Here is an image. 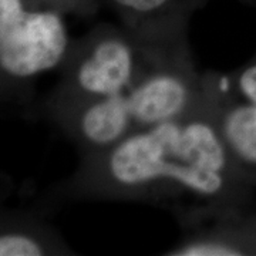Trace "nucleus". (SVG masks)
Listing matches in <instances>:
<instances>
[{
	"mask_svg": "<svg viewBox=\"0 0 256 256\" xmlns=\"http://www.w3.org/2000/svg\"><path fill=\"white\" fill-rule=\"evenodd\" d=\"M132 121L134 131L181 118L191 102L192 90L181 73L160 70L137 80L117 94Z\"/></svg>",
	"mask_w": 256,
	"mask_h": 256,
	"instance_id": "obj_4",
	"label": "nucleus"
},
{
	"mask_svg": "<svg viewBox=\"0 0 256 256\" xmlns=\"http://www.w3.org/2000/svg\"><path fill=\"white\" fill-rule=\"evenodd\" d=\"M44 246L34 236L23 232H8L0 236V256H40Z\"/></svg>",
	"mask_w": 256,
	"mask_h": 256,
	"instance_id": "obj_6",
	"label": "nucleus"
},
{
	"mask_svg": "<svg viewBox=\"0 0 256 256\" xmlns=\"http://www.w3.org/2000/svg\"><path fill=\"white\" fill-rule=\"evenodd\" d=\"M67 48L68 33L58 13L26 9L23 0H0V68L9 78L54 70Z\"/></svg>",
	"mask_w": 256,
	"mask_h": 256,
	"instance_id": "obj_2",
	"label": "nucleus"
},
{
	"mask_svg": "<svg viewBox=\"0 0 256 256\" xmlns=\"http://www.w3.org/2000/svg\"><path fill=\"white\" fill-rule=\"evenodd\" d=\"M104 168L120 188L166 184L200 198L220 196L234 182L249 184L218 126L202 118L171 120L131 132L107 150Z\"/></svg>",
	"mask_w": 256,
	"mask_h": 256,
	"instance_id": "obj_1",
	"label": "nucleus"
},
{
	"mask_svg": "<svg viewBox=\"0 0 256 256\" xmlns=\"http://www.w3.org/2000/svg\"><path fill=\"white\" fill-rule=\"evenodd\" d=\"M121 9L132 12V13H152L156 12L170 0H114Z\"/></svg>",
	"mask_w": 256,
	"mask_h": 256,
	"instance_id": "obj_7",
	"label": "nucleus"
},
{
	"mask_svg": "<svg viewBox=\"0 0 256 256\" xmlns=\"http://www.w3.org/2000/svg\"><path fill=\"white\" fill-rule=\"evenodd\" d=\"M74 82L92 100L124 92L137 82L134 48L121 37H102L77 64Z\"/></svg>",
	"mask_w": 256,
	"mask_h": 256,
	"instance_id": "obj_5",
	"label": "nucleus"
},
{
	"mask_svg": "<svg viewBox=\"0 0 256 256\" xmlns=\"http://www.w3.org/2000/svg\"><path fill=\"white\" fill-rule=\"evenodd\" d=\"M229 92L234 98L220 114L218 128L239 171L256 184V56L232 77Z\"/></svg>",
	"mask_w": 256,
	"mask_h": 256,
	"instance_id": "obj_3",
	"label": "nucleus"
}]
</instances>
